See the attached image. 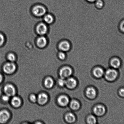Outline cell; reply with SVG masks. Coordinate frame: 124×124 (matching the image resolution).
Instances as JSON below:
<instances>
[{"mask_svg":"<svg viewBox=\"0 0 124 124\" xmlns=\"http://www.w3.org/2000/svg\"><path fill=\"white\" fill-rule=\"evenodd\" d=\"M58 49L60 51L66 53L70 51L71 48V43L68 41L63 40L58 44Z\"/></svg>","mask_w":124,"mask_h":124,"instance_id":"cell-1","label":"cell"},{"mask_svg":"<svg viewBox=\"0 0 124 124\" xmlns=\"http://www.w3.org/2000/svg\"><path fill=\"white\" fill-rule=\"evenodd\" d=\"M117 73L116 70L114 69H108L106 72L105 77L107 80L110 81L115 80L117 78Z\"/></svg>","mask_w":124,"mask_h":124,"instance_id":"cell-2","label":"cell"},{"mask_svg":"<svg viewBox=\"0 0 124 124\" xmlns=\"http://www.w3.org/2000/svg\"><path fill=\"white\" fill-rule=\"evenodd\" d=\"M33 12L35 16L38 17L42 16L46 14V10L43 6L37 5L33 8Z\"/></svg>","mask_w":124,"mask_h":124,"instance_id":"cell-3","label":"cell"},{"mask_svg":"<svg viewBox=\"0 0 124 124\" xmlns=\"http://www.w3.org/2000/svg\"><path fill=\"white\" fill-rule=\"evenodd\" d=\"M72 73V70L71 68L68 67H65L61 69L59 75L62 78L65 79L69 77Z\"/></svg>","mask_w":124,"mask_h":124,"instance_id":"cell-4","label":"cell"},{"mask_svg":"<svg viewBox=\"0 0 124 124\" xmlns=\"http://www.w3.org/2000/svg\"><path fill=\"white\" fill-rule=\"evenodd\" d=\"M16 66L14 63L8 62L5 64L3 67L4 71L7 74L13 73L15 71Z\"/></svg>","mask_w":124,"mask_h":124,"instance_id":"cell-5","label":"cell"},{"mask_svg":"<svg viewBox=\"0 0 124 124\" xmlns=\"http://www.w3.org/2000/svg\"><path fill=\"white\" fill-rule=\"evenodd\" d=\"M4 91L6 95L9 97L13 96L15 94V88L12 85H6L4 87Z\"/></svg>","mask_w":124,"mask_h":124,"instance_id":"cell-6","label":"cell"},{"mask_svg":"<svg viewBox=\"0 0 124 124\" xmlns=\"http://www.w3.org/2000/svg\"><path fill=\"white\" fill-rule=\"evenodd\" d=\"M47 25L43 23H41L38 24L36 28V32L40 35H45L47 33Z\"/></svg>","mask_w":124,"mask_h":124,"instance_id":"cell-7","label":"cell"},{"mask_svg":"<svg viewBox=\"0 0 124 124\" xmlns=\"http://www.w3.org/2000/svg\"><path fill=\"white\" fill-rule=\"evenodd\" d=\"M10 117L9 113L6 110L0 112V123H5L8 121Z\"/></svg>","mask_w":124,"mask_h":124,"instance_id":"cell-8","label":"cell"},{"mask_svg":"<svg viewBox=\"0 0 124 124\" xmlns=\"http://www.w3.org/2000/svg\"><path fill=\"white\" fill-rule=\"evenodd\" d=\"M93 111L95 114L98 116H101L105 113V108L101 105L96 106L93 109Z\"/></svg>","mask_w":124,"mask_h":124,"instance_id":"cell-9","label":"cell"},{"mask_svg":"<svg viewBox=\"0 0 124 124\" xmlns=\"http://www.w3.org/2000/svg\"><path fill=\"white\" fill-rule=\"evenodd\" d=\"M65 85H66L68 88L72 89L76 87L77 82L76 80L73 78H69L66 80Z\"/></svg>","mask_w":124,"mask_h":124,"instance_id":"cell-10","label":"cell"},{"mask_svg":"<svg viewBox=\"0 0 124 124\" xmlns=\"http://www.w3.org/2000/svg\"><path fill=\"white\" fill-rule=\"evenodd\" d=\"M58 102L59 105L63 107L66 106L68 104L69 99L66 96L61 95L58 98Z\"/></svg>","mask_w":124,"mask_h":124,"instance_id":"cell-11","label":"cell"},{"mask_svg":"<svg viewBox=\"0 0 124 124\" xmlns=\"http://www.w3.org/2000/svg\"><path fill=\"white\" fill-rule=\"evenodd\" d=\"M37 100L39 104L41 105H43L47 102L48 97L45 93H41L39 95Z\"/></svg>","mask_w":124,"mask_h":124,"instance_id":"cell-12","label":"cell"},{"mask_svg":"<svg viewBox=\"0 0 124 124\" xmlns=\"http://www.w3.org/2000/svg\"><path fill=\"white\" fill-rule=\"evenodd\" d=\"M110 64L115 69H117L121 65V62L120 59L117 57H113L110 60Z\"/></svg>","mask_w":124,"mask_h":124,"instance_id":"cell-13","label":"cell"},{"mask_svg":"<svg viewBox=\"0 0 124 124\" xmlns=\"http://www.w3.org/2000/svg\"><path fill=\"white\" fill-rule=\"evenodd\" d=\"M47 40L44 36H42L38 38L36 43L37 46L40 48L45 47L47 44Z\"/></svg>","mask_w":124,"mask_h":124,"instance_id":"cell-14","label":"cell"},{"mask_svg":"<svg viewBox=\"0 0 124 124\" xmlns=\"http://www.w3.org/2000/svg\"><path fill=\"white\" fill-rule=\"evenodd\" d=\"M96 92L93 87H89L86 91V94L88 98L93 99L96 95Z\"/></svg>","mask_w":124,"mask_h":124,"instance_id":"cell-15","label":"cell"},{"mask_svg":"<svg viewBox=\"0 0 124 124\" xmlns=\"http://www.w3.org/2000/svg\"><path fill=\"white\" fill-rule=\"evenodd\" d=\"M104 70L101 68H96L93 71V75L97 78L101 77L104 75Z\"/></svg>","mask_w":124,"mask_h":124,"instance_id":"cell-16","label":"cell"},{"mask_svg":"<svg viewBox=\"0 0 124 124\" xmlns=\"http://www.w3.org/2000/svg\"><path fill=\"white\" fill-rule=\"evenodd\" d=\"M21 101L18 97H14L12 98L11 104L13 107L15 108H18L21 104Z\"/></svg>","mask_w":124,"mask_h":124,"instance_id":"cell-17","label":"cell"},{"mask_svg":"<svg viewBox=\"0 0 124 124\" xmlns=\"http://www.w3.org/2000/svg\"><path fill=\"white\" fill-rule=\"evenodd\" d=\"M54 82L52 79L50 78H47L44 81L45 86L47 88H51L53 85Z\"/></svg>","mask_w":124,"mask_h":124,"instance_id":"cell-18","label":"cell"},{"mask_svg":"<svg viewBox=\"0 0 124 124\" xmlns=\"http://www.w3.org/2000/svg\"><path fill=\"white\" fill-rule=\"evenodd\" d=\"M65 119L67 122L70 123L74 122L76 120L74 115L71 113H69L67 114L65 116Z\"/></svg>","mask_w":124,"mask_h":124,"instance_id":"cell-19","label":"cell"},{"mask_svg":"<svg viewBox=\"0 0 124 124\" xmlns=\"http://www.w3.org/2000/svg\"><path fill=\"white\" fill-rule=\"evenodd\" d=\"M80 105L79 102L76 100H73L70 103V107L73 110H77L79 108Z\"/></svg>","mask_w":124,"mask_h":124,"instance_id":"cell-20","label":"cell"},{"mask_svg":"<svg viewBox=\"0 0 124 124\" xmlns=\"http://www.w3.org/2000/svg\"><path fill=\"white\" fill-rule=\"evenodd\" d=\"M44 19L47 24H50L53 23L54 19L53 16L50 14H47L45 16Z\"/></svg>","mask_w":124,"mask_h":124,"instance_id":"cell-21","label":"cell"},{"mask_svg":"<svg viewBox=\"0 0 124 124\" xmlns=\"http://www.w3.org/2000/svg\"><path fill=\"white\" fill-rule=\"evenodd\" d=\"M94 4L95 7L98 9H101L104 5V2L103 0H96Z\"/></svg>","mask_w":124,"mask_h":124,"instance_id":"cell-22","label":"cell"},{"mask_svg":"<svg viewBox=\"0 0 124 124\" xmlns=\"http://www.w3.org/2000/svg\"><path fill=\"white\" fill-rule=\"evenodd\" d=\"M87 122L89 124H93L96 123V119L93 115H90L88 116L87 120Z\"/></svg>","mask_w":124,"mask_h":124,"instance_id":"cell-23","label":"cell"},{"mask_svg":"<svg viewBox=\"0 0 124 124\" xmlns=\"http://www.w3.org/2000/svg\"><path fill=\"white\" fill-rule=\"evenodd\" d=\"M58 57L60 60H65L66 58V53L60 51L58 53Z\"/></svg>","mask_w":124,"mask_h":124,"instance_id":"cell-24","label":"cell"},{"mask_svg":"<svg viewBox=\"0 0 124 124\" xmlns=\"http://www.w3.org/2000/svg\"><path fill=\"white\" fill-rule=\"evenodd\" d=\"M8 60L11 62H13L15 60L16 57L15 55L13 53H10L8 54L7 56Z\"/></svg>","mask_w":124,"mask_h":124,"instance_id":"cell-25","label":"cell"},{"mask_svg":"<svg viewBox=\"0 0 124 124\" xmlns=\"http://www.w3.org/2000/svg\"><path fill=\"white\" fill-rule=\"evenodd\" d=\"M58 84L60 86H63L66 84V80L65 79L61 78L58 81Z\"/></svg>","mask_w":124,"mask_h":124,"instance_id":"cell-26","label":"cell"},{"mask_svg":"<svg viewBox=\"0 0 124 124\" xmlns=\"http://www.w3.org/2000/svg\"><path fill=\"white\" fill-rule=\"evenodd\" d=\"M119 27L120 31L121 32L124 33V19L120 23Z\"/></svg>","mask_w":124,"mask_h":124,"instance_id":"cell-27","label":"cell"},{"mask_svg":"<svg viewBox=\"0 0 124 124\" xmlns=\"http://www.w3.org/2000/svg\"><path fill=\"white\" fill-rule=\"evenodd\" d=\"M5 41L4 36L2 34H0V46L3 44Z\"/></svg>","mask_w":124,"mask_h":124,"instance_id":"cell-28","label":"cell"},{"mask_svg":"<svg viewBox=\"0 0 124 124\" xmlns=\"http://www.w3.org/2000/svg\"><path fill=\"white\" fill-rule=\"evenodd\" d=\"M30 98L31 101L34 103L35 102L37 99L36 96L34 94L31 95L30 96Z\"/></svg>","mask_w":124,"mask_h":124,"instance_id":"cell-29","label":"cell"},{"mask_svg":"<svg viewBox=\"0 0 124 124\" xmlns=\"http://www.w3.org/2000/svg\"><path fill=\"white\" fill-rule=\"evenodd\" d=\"M2 99L4 101H8L9 100V97L6 95L3 96L2 98Z\"/></svg>","mask_w":124,"mask_h":124,"instance_id":"cell-30","label":"cell"},{"mask_svg":"<svg viewBox=\"0 0 124 124\" xmlns=\"http://www.w3.org/2000/svg\"><path fill=\"white\" fill-rule=\"evenodd\" d=\"M119 93L121 96L124 97V89H121L119 91Z\"/></svg>","mask_w":124,"mask_h":124,"instance_id":"cell-31","label":"cell"},{"mask_svg":"<svg viewBox=\"0 0 124 124\" xmlns=\"http://www.w3.org/2000/svg\"><path fill=\"white\" fill-rule=\"evenodd\" d=\"M86 1L89 3H94L96 0H86Z\"/></svg>","mask_w":124,"mask_h":124,"instance_id":"cell-32","label":"cell"},{"mask_svg":"<svg viewBox=\"0 0 124 124\" xmlns=\"http://www.w3.org/2000/svg\"><path fill=\"white\" fill-rule=\"evenodd\" d=\"M2 75L0 74V83H1L2 81Z\"/></svg>","mask_w":124,"mask_h":124,"instance_id":"cell-33","label":"cell"}]
</instances>
